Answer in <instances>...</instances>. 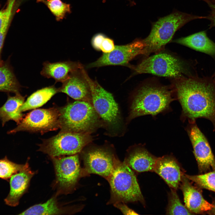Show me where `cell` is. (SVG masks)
Segmentation results:
<instances>
[{
  "label": "cell",
  "mask_w": 215,
  "mask_h": 215,
  "mask_svg": "<svg viewBox=\"0 0 215 215\" xmlns=\"http://www.w3.org/2000/svg\"><path fill=\"white\" fill-rule=\"evenodd\" d=\"M154 171L169 186L177 189L181 181L182 175L180 167L173 159L168 156L158 158Z\"/></svg>",
  "instance_id": "obj_18"
},
{
  "label": "cell",
  "mask_w": 215,
  "mask_h": 215,
  "mask_svg": "<svg viewBox=\"0 0 215 215\" xmlns=\"http://www.w3.org/2000/svg\"><path fill=\"white\" fill-rule=\"evenodd\" d=\"M105 36L102 33H99L94 35L92 40V44L93 47L97 50H100V47Z\"/></svg>",
  "instance_id": "obj_32"
},
{
  "label": "cell",
  "mask_w": 215,
  "mask_h": 215,
  "mask_svg": "<svg viewBox=\"0 0 215 215\" xmlns=\"http://www.w3.org/2000/svg\"><path fill=\"white\" fill-rule=\"evenodd\" d=\"M41 74L47 78L54 79L62 83L68 78L72 72L82 67L83 65L77 62L67 61L55 62L46 61L43 64Z\"/></svg>",
  "instance_id": "obj_17"
},
{
  "label": "cell",
  "mask_w": 215,
  "mask_h": 215,
  "mask_svg": "<svg viewBox=\"0 0 215 215\" xmlns=\"http://www.w3.org/2000/svg\"><path fill=\"white\" fill-rule=\"evenodd\" d=\"M84 164L81 174L94 173L107 179L114 168L116 158L108 149L102 148H92L83 153Z\"/></svg>",
  "instance_id": "obj_11"
},
{
  "label": "cell",
  "mask_w": 215,
  "mask_h": 215,
  "mask_svg": "<svg viewBox=\"0 0 215 215\" xmlns=\"http://www.w3.org/2000/svg\"><path fill=\"white\" fill-rule=\"evenodd\" d=\"M16 0H8L4 8L0 10V30L11 20L12 10Z\"/></svg>",
  "instance_id": "obj_29"
},
{
  "label": "cell",
  "mask_w": 215,
  "mask_h": 215,
  "mask_svg": "<svg viewBox=\"0 0 215 215\" xmlns=\"http://www.w3.org/2000/svg\"><path fill=\"white\" fill-rule=\"evenodd\" d=\"M71 208L63 207L59 205L55 196L43 203L36 204L23 211L19 215H58L73 212Z\"/></svg>",
  "instance_id": "obj_22"
},
{
  "label": "cell",
  "mask_w": 215,
  "mask_h": 215,
  "mask_svg": "<svg viewBox=\"0 0 215 215\" xmlns=\"http://www.w3.org/2000/svg\"><path fill=\"white\" fill-rule=\"evenodd\" d=\"M167 214L170 215H191L187 208L181 202L175 189L170 194Z\"/></svg>",
  "instance_id": "obj_28"
},
{
  "label": "cell",
  "mask_w": 215,
  "mask_h": 215,
  "mask_svg": "<svg viewBox=\"0 0 215 215\" xmlns=\"http://www.w3.org/2000/svg\"><path fill=\"white\" fill-rule=\"evenodd\" d=\"M135 74L149 73L174 78L184 77L188 71L184 64L175 56L160 53L143 59L133 67Z\"/></svg>",
  "instance_id": "obj_6"
},
{
  "label": "cell",
  "mask_w": 215,
  "mask_h": 215,
  "mask_svg": "<svg viewBox=\"0 0 215 215\" xmlns=\"http://www.w3.org/2000/svg\"><path fill=\"white\" fill-rule=\"evenodd\" d=\"M83 66L71 72L68 79L58 88L59 92L65 93L77 100L93 105L90 88L84 73Z\"/></svg>",
  "instance_id": "obj_14"
},
{
  "label": "cell",
  "mask_w": 215,
  "mask_h": 215,
  "mask_svg": "<svg viewBox=\"0 0 215 215\" xmlns=\"http://www.w3.org/2000/svg\"><path fill=\"white\" fill-rule=\"evenodd\" d=\"M144 44L142 40H136L128 44L115 46L110 52L103 53L95 62L87 66L90 68L108 65H127L131 60L140 54H143Z\"/></svg>",
  "instance_id": "obj_12"
},
{
  "label": "cell",
  "mask_w": 215,
  "mask_h": 215,
  "mask_svg": "<svg viewBox=\"0 0 215 215\" xmlns=\"http://www.w3.org/2000/svg\"><path fill=\"white\" fill-rule=\"evenodd\" d=\"M21 87L9 62L0 63V91L19 93Z\"/></svg>",
  "instance_id": "obj_24"
},
{
  "label": "cell",
  "mask_w": 215,
  "mask_h": 215,
  "mask_svg": "<svg viewBox=\"0 0 215 215\" xmlns=\"http://www.w3.org/2000/svg\"><path fill=\"white\" fill-rule=\"evenodd\" d=\"M157 159L146 149L137 148L129 153L124 162L138 172L153 171H154Z\"/></svg>",
  "instance_id": "obj_19"
},
{
  "label": "cell",
  "mask_w": 215,
  "mask_h": 215,
  "mask_svg": "<svg viewBox=\"0 0 215 215\" xmlns=\"http://www.w3.org/2000/svg\"><path fill=\"white\" fill-rule=\"evenodd\" d=\"M174 42L215 58V43L205 31L178 39Z\"/></svg>",
  "instance_id": "obj_20"
},
{
  "label": "cell",
  "mask_w": 215,
  "mask_h": 215,
  "mask_svg": "<svg viewBox=\"0 0 215 215\" xmlns=\"http://www.w3.org/2000/svg\"><path fill=\"white\" fill-rule=\"evenodd\" d=\"M206 19L179 11H176L159 18L152 24L150 34L142 39L144 55L157 53L171 39L175 33L189 22L196 19Z\"/></svg>",
  "instance_id": "obj_2"
},
{
  "label": "cell",
  "mask_w": 215,
  "mask_h": 215,
  "mask_svg": "<svg viewBox=\"0 0 215 215\" xmlns=\"http://www.w3.org/2000/svg\"><path fill=\"white\" fill-rule=\"evenodd\" d=\"M24 97L19 93L15 96H8L5 104L0 108V120L3 125L9 120H12L18 124L22 119L23 114L19 110L24 102Z\"/></svg>",
  "instance_id": "obj_21"
},
{
  "label": "cell",
  "mask_w": 215,
  "mask_h": 215,
  "mask_svg": "<svg viewBox=\"0 0 215 215\" xmlns=\"http://www.w3.org/2000/svg\"><path fill=\"white\" fill-rule=\"evenodd\" d=\"M208 4L211 10L210 14L206 16V19L209 20L211 23L210 27H215V3L208 1Z\"/></svg>",
  "instance_id": "obj_34"
},
{
  "label": "cell",
  "mask_w": 215,
  "mask_h": 215,
  "mask_svg": "<svg viewBox=\"0 0 215 215\" xmlns=\"http://www.w3.org/2000/svg\"><path fill=\"white\" fill-rule=\"evenodd\" d=\"M115 47L113 40L110 38L105 37L101 44L100 50L103 53H109L112 51Z\"/></svg>",
  "instance_id": "obj_30"
},
{
  "label": "cell",
  "mask_w": 215,
  "mask_h": 215,
  "mask_svg": "<svg viewBox=\"0 0 215 215\" xmlns=\"http://www.w3.org/2000/svg\"><path fill=\"white\" fill-rule=\"evenodd\" d=\"M36 1L46 5L58 21L63 19L67 13L71 12L70 5L61 0H36Z\"/></svg>",
  "instance_id": "obj_25"
},
{
  "label": "cell",
  "mask_w": 215,
  "mask_h": 215,
  "mask_svg": "<svg viewBox=\"0 0 215 215\" xmlns=\"http://www.w3.org/2000/svg\"><path fill=\"white\" fill-rule=\"evenodd\" d=\"M185 176L200 187L215 192V171L202 175Z\"/></svg>",
  "instance_id": "obj_27"
},
{
  "label": "cell",
  "mask_w": 215,
  "mask_h": 215,
  "mask_svg": "<svg viewBox=\"0 0 215 215\" xmlns=\"http://www.w3.org/2000/svg\"><path fill=\"white\" fill-rule=\"evenodd\" d=\"M34 174L27 162L23 169L11 176L9 179V192L4 200L6 205L11 207L18 205L20 198L26 192Z\"/></svg>",
  "instance_id": "obj_15"
},
{
  "label": "cell",
  "mask_w": 215,
  "mask_h": 215,
  "mask_svg": "<svg viewBox=\"0 0 215 215\" xmlns=\"http://www.w3.org/2000/svg\"><path fill=\"white\" fill-rule=\"evenodd\" d=\"M27 162L24 164H20L10 160L6 156L0 159V178L9 180L11 176L23 169Z\"/></svg>",
  "instance_id": "obj_26"
},
{
  "label": "cell",
  "mask_w": 215,
  "mask_h": 215,
  "mask_svg": "<svg viewBox=\"0 0 215 215\" xmlns=\"http://www.w3.org/2000/svg\"><path fill=\"white\" fill-rule=\"evenodd\" d=\"M58 92V88L54 86L46 87L38 90L27 98L20 107L19 110L22 113L40 107Z\"/></svg>",
  "instance_id": "obj_23"
},
{
  "label": "cell",
  "mask_w": 215,
  "mask_h": 215,
  "mask_svg": "<svg viewBox=\"0 0 215 215\" xmlns=\"http://www.w3.org/2000/svg\"><path fill=\"white\" fill-rule=\"evenodd\" d=\"M212 77L213 78V79H214V80L215 81V71L214 72V74L212 76Z\"/></svg>",
  "instance_id": "obj_35"
},
{
  "label": "cell",
  "mask_w": 215,
  "mask_h": 215,
  "mask_svg": "<svg viewBox=\"0 0 215 215\" xmlns=\"http://www.w3.org/2000/svg\"><path fill=\"white\" fill-rule=\"evenodd\" d=\"M91 140L88 133L60 131L56 135L44 140L39 145V150L51 157L73 155L80 152Z\"/></svg>",
  "instance_id": "obj_7"
},
{
  "label": "cell",
  "mask_w": 215,
  "mask_h": 215,
  "mask_svg": "<svg viewBox=\"0 0 215 215\" xmlns=\"http://www.w3.org/2000/svg\"><path fill=\"white\" fill-rule=\"evenodd\" d=\"M10 22V20L6 23L0 30V63L2 61L1 59V51Z\"/></svg>",
  "instance_id": "obj_31"
},
{
  "label": "cell",
  "mask_w": 215,
  "mask_h": 215,
  "mask_svg": "<svg viewBox=\"0 0 215 215\" xmlns=\"http://www.w3.org/2000/svg\"><path fill=\"white\" fill-rule=\"evenodd\" d=\"M188 133L199 170L205 171L211 167L215 169V159L208 141L197 126L196 121H189Z\"/></svg>",
  "instance_id": "obj_13"
},
{
  "label": "cell",
  "mask_w": 215,
  "mask_h": 215,
  "mask_svg": "<svg viewBox=\"0 0 215 215\" xmlns=\"http://www.w3.org/2000/svg\"><path fill=\"white\" fill-rule=\"evenodd\" d=\"M174 85L184 116L189 121L209 120L215 131V81L212 77H182L176 79Z\"/></svg>",
  "instance_id": "obj_1"
},
{
  "label": "cell",
  "mask_w": 215,
  "mask_h": 215,
  "mask_svg": "<svg viewBox=\"0 0 215 215\" xmlns=\"http://www.w3.org/2000/svg\"><path fill=\"white\" fill-rule=\"evenodd\" d=\"M172 101V91L167 87L154 84L144 85L134 97L129 119L146 115H156L167 110Z\"/></svg>",
  "instance_id": "obj_3"
},
{
  "label": "cell",
  "mask_w": 215,
  "mask_h": 215,
  "mask_svg": "<svg viewBox=\"0 0 215 215\" xmlns=\"http://www.w3.org/2000/svg\"><path fill=\"white\" fill-rule=\"evenodd\" d=\"M56 175V183L59 191L69 193L74 188L81 175L79 156L52 157Z\"/></svg>",
  "instance_id": "obj_10"
},
{
  "label": "cell",
  "mask_w": 215,
  "mask_h": 215,
  "mask_svg": "<svg viewBox=\"0 0 215 215\" xmlns=\"http://www.w3.org/2000/svg\"></svg>",
  "instance_id": "obj_37"
},
{
  "label": "cell",
  "mask_w": 215,
  "mask_h": 215,
  "mask_svg": "<svg viewBox=\"0 0 215 215\" xmlns=\"http://www.w3.org/2000/svg\"><path fill=\"white\" fill-rule=\"evenodd\" d=\"M59 117V108L34 110L27 114L9 133L20 131L43 133L56 130L60 128Z\"/></svg>",
  "instance_id": "obj_9"
},
{
  "label": "cell",
  "mask_w": 215,
  "mask_h": 215,
  "mask_svg": "<svg viewBox=\"0 0 215 215\" xmlns=\"http://www.w3.org/2000/svg\"><path fill=\"white\" fill-rule=\"evenodd\" d=\"M107 179L111 190L109 204L143 201L136 176L124 162L116 159L113 171Z\"/></svg>",
  "instance_id": "obj_5"
},
{
  "label": "cell",
  "mask_w": 215,
  "mask_h": 215,
  "mask_svg": "<svg viewBox=\"0 0 215 215\" xmlns=\"http://www.w3.org/2000/svg\"><path fill=\"white\" fill-rule=\"evenodd\" d=\"M214 214H215V206L214 205Z\"/></svg>",
  "instance_id": "obj_36"
},
{
  "label": "cell",
  "mask_w": 215,
  "mask_h": 215,
  "mask_svg": "<svg viewBox=\"0 0 215 215\" xmlns=\"http://www.w3.org/2000/svg\"><path fill=\"white\" fill-rule=\"evenodd\" d=\"M114 206L119 209L125 215L138 214L134 211L130 209L124 203L117 202L114 204Z\"/></svg>",
  "instance_id": "obj_33"
},
{
  "label": "cell",
  "mask_w": 215,
  "mask_h": 215,
  "mask_svg": "<svg viewBox=\"0 0 215 215\" xmlns=\"http://www.w3.org/2000/svg\"><path fill=\"white\" fill-rule=\"evenodd\" d=\"M181 189L185 207L192 212L200 214L210 210L214 205L206 200L200 192L193 186L185 176H182Z\"/></svg>",
  "instance_id": "obj_16"
},
{
  "label": "cell",
  "mask_w": 215,
  "mask_h": 215,
  "mask_svg": "<svg viewBox=\"0 0 215 215\" xmlns=\"http://www.w3.org/2000/svg\"><path fill=\"white\" fill-rule=\"evenodd\" d=\"M59 109L61 131L89 133L98 125L99 115L89 102L77 100Z\"/></svg>",
  "instance_id": "obj_4"
},
{
  "label": "cell",
  "mask_w": 215,
  "mask_h": 215,
  "mask_svg": "<svg viewBox=\"0 0 215 215\" xmlns=\"http://www.w3.org/2000/svg\"><path fill=\"white\" fill-rule=\"evenodd\" d=\"M84 73L90 88L93 105L96 112L108 125L117 128L120 118L118 105L112 94L91 79L85 69Z\"/></svg>",
  "instance_id": "obj_8"
}]
</instances>
